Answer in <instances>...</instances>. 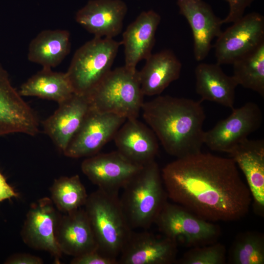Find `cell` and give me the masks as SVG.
Masks as SVG:
<instances>
[{
  "mask_svg": "<svg viewBox=\"0 0 264 264\" xmlns=\"http://www.w3.org/2000/svg\"><path fill=\"white\" fill-rule=\"evenodd\" d=\"M161 172L168 198L203 220L236 221L249 211L251 192L232 158L200 152L176 158Z\"/></svg>",
  "mask_w": 264,
  "mask_h": 264,
  "instance_id": "obj_1",
  "label": "cell"
},
{
  "mask_svg": "<svg viewBox=\"0 0 264 264\" xmlns=\"http://www.w3.org/2000/svg\"><path fill=\"white\" fill-rule=\"evenodd\" d=\"M141 110L168 154L181 158L201 152L206 115L200 101L158 96L144 102Z\"/></svg>",
  "mask_w": 264,
  "mask_h": 264,
  "instance_id": "obj_2",
  "label": "cell"
},
{
  "mask_svg": "<svg viewBox=\"0 0 264 264\" xmlns=\"http://www.w3.org/2000/svg\"><path fill=\"white\" fill-rule=\"evenodd\" d=\"M122 190L120 202L130 226L132 230L148 229L168 198L155 160L144 165Z\"/></svg>",
  "mask_w": 264,
  "mask_h": 264,
  "instance_id": "obj_3",
  "label": "cell"
},
{
  "mask_svg": "<svg viewBox=\"0 0 264 264\" xmlns=\"http://www.w3.org/2000/svg\"><path fill=\"white\" fill-rule=\"evenodd\" d=\"M84 209L98 250L117 260L133 231L125 216L118 194L97 189L88 196Z\"/></svg>",
  "mask_w": 264,
  "mask_h": 264,
  "instance_id": "obj_4",
  "label": "cell"
},
{
  "mask_svg": "<svg viewBox=\"0 0 264 264\" xmlns=\"http://www.w3.org/2000/svg\"><path fill=\"white\" fill-rule=\"evenodd\" d=\"M138 71L124 66L111 70L88 95L91 109L126 119L137 118L144 102Z\"/></svg>",
  "mask_w": 264,
  "mask_h": 264,
  "instance_id": "obj_5",
  "label": "cell"
},
{
  "mask_svg": "<svg viewBox=\"0 0 264 264\" xmlns=\"http://www.w3.org/2000/svg\"><path fill=\"white\" fill-rule=\"evenodd\" d=\"M121 42L94 37L74 53L66 74L74 93L88 96L111 70Z\"/></svg>",
  "mask_w": 264,
  "mask_h": 264,
  "instance_id": "obj_6",
  "label": "cell"
},
{
  "mask_svg": "<svg viewBox=\"0 0 264 264\" xmlns=\"http://www.w3.org/2000/svg\"><path fill=\"white\" fill-rule=\"evenodd\" d=\"M154 223L163 235L177 245L188 247L216 242L220 234L218 225L199 218L180 205L168 201Z\"/></svg>",
  "mask_w": 264,
  "mask_h": 264,
  "instance_id": "obj_7",
  "label": "cell"
},
{
  "mask_svg": "<svg viewBox=\"0 0 264 264\" xmlns=\"http://www.w3.org/2000/svg\"><path fill=\"white\" fill-rule=\"evenodd\" d=\"M264 43V17L259 13L243 15L222 31L213 45L217 63L232 65Z\"/></svg>",
  "mask_w": 264,
  "mask_h": 264,
  "instance_id": "obj_8",
  "label": "cell"
},
{
  "mask_svg": "<svg viewBox=\"0 0 264 264\" xmlns=\"http://www.w3.org/2000/svg\"><path fill=\"white\" fill-rule=\"evenodd\" d=\"M263 122V113L259 106L249 102L219 121L205 132L204 144L215 151L229 153L237 145L258 130Z\"/></svg>",
  "mask_w": 264,
  "mask_h": 264,
  "instance_id": "obj_9",
  "label": "cell"
},
{
  "mask_svg": "<svg viewBox=\"0 0 264 264\" xmlns=\"http://www.w3.org/2000/svg\"><path fill=\"white\" fill-rule=\"evenodd\" d=\"M61 216L50 198H42L31 205L21 233L26 245L48 252L57 264L60 263L63 254L56 239V229Z\"/></svg>",
  "mask_w": 264,
  "mask_h": 264,
  "instance_id": "obj_10",
  "label": "cell"
},
{
  "mask_svg": "<svg viewBox=\"0 0 264 264\" xmlns=\"http://www.w3.org/2000/svg\"><path fill=\"white\" fill-rule=\"evenodd\" d=\"M143 167L117 150L88 157L81 165L83 173L98 189L116 194Z\"/></svg>",
  "mask_w": 264,
  "mask_h": 264,
  "instance_id": "obj_11",
  "label": "cell"
},
{
  "mask_svg": "<svg viewBox=\"0 0 264 264\" xmlns=\"http://www.w3.org/2000/svg\"><path fill=\"white\" fill-rule=\"evenodd\" d=\"M126 120L114 114L100 112L90 109L64 154L68 157L78 158L98 154L113 138Z\"/></svg>",
  "mask_w": 264,
  "mask_h": 264,
  "instance_id": "obj_12",
  "label": "cell"
},
{
  "mask_svg": "<svg viewBox=\"0 0 264 264\" xmlns=\"http://www.w3.org/2000/svg\"><path fill=\"white\" fill-rule=\"evenodd\" d=\"M39 132L36 113L13 87L7 71L0 65V137L14 133L33 136Z\"/></svg>",
  "mask_w": 264,
  "mask_h": 264,
  "instance_id": "obj_13",
  "label": "cell"
},
{
  "mask_svg": "<svg viewBox=\"0 0 264 264\" xmlns=\"http://www.w3.org/2000/svg\"><path fill=\"white\" fill-rule=\"evenodd\" d=\"M177 244L164 235L132 231L118 259V264L176 263Z\"/></svg>",
  "mask_w": 264,
  "mask_h": 264,
  "instance_id": "obj_14",
  "label": "cell"
},
{
  "mask_svg": "<svg viewBox=\"0 0 264 264\" xmlns=\"http://www.w3.org/2000/svg\"><path fill=\"white\" fill-rule=\"evenodd\" d=\"M176 1L179 14L186 19L192 30L195 58L201 61L208 56L213 40L221 33L222 20L203 0Z\"/></svg>",
  "mask_w": 264,
  "mask_h": 264,
  "instance_id": "obj_15",
  "label": "cell"
},
{
  "mask_svg": "<svg viewBox=\"0 0 264 264\" xmlns=\"http://www.w3.org/2000/svg\"><path fill=\"white\" fill-rule=\"evenodd\" d=\"M55 112L43 122L44 133L64 153L90 110L88 96L73 93L58 104Z\"/></svg>",
  "mask_w": 264,
  "mask_h": 264,
  "instance_id": "obj_16",
  "label": "cell"
},
{
  "mask_svg": "<svg viewBox=\"0 0 264 264\" xmlns=\"http://www.w3.org/2000/svg\"><path fill=\"white\" fill-rule=\"evenodd\" d=\"M127 11L122 0H90L77 11L75 20L94 37L113 39L122 31Z\"/></svg>",
  "mask_w": 264,
  "mask_h": 264,
  "instance_id": "obj_17",
  "label": "cell"
},
{
  "mask_svg": "<svg viewBox=\"0 0 264 264\" xmlns=\"http://www.w3.org/2000/svg\"><path fill=\"white\" fill-rule=\"evenodd\" d=\"M161 16L153 10L141 12L127 27L122 35L126 67L136 70L138 63L152 54L155 34Z\"/></svg>",
  "mask_w": 264,
  "mask_h": 264,
  "instance_id": "obj_18",
  "label": "cell"
},
{
  "mask_svg": "<svg viewBox=\"0 0 264 264\" xmlns=\"http://www.w3.org/2000/svg\"><path fill=\"white\" fill-rule=\"evenodd\" d=\"M117 151L131 161L145 165L153 161L159 149L158 139L152 130L137 118L128 119L113 138Z\"/></svg>",
  "mask_w": 264,
  "mask_h": 264,
  "instance_id": "obj_19",
  "label": "cell"
},
{
  "mask_svg": "<svg viewBox=\"0 0 264 264\" xmlns=\"http://www.w3.org/2000/svg\"><path fill=\"white\" fill-rule=\"evenodd\" d=\"M229 154L245 176L255 211L263 215L264 141L247 138L235 146Z\"/></svg>",
  "mask_w": 264,
  "mask_h": 264,
  "instance_id": "obj_20",
  "label": "cell"
},
{
  "mask_svg": "<svg viewBox=\"0 0 264 264\" xmlns=\"http://www.w3.org/2000/svg\"><path fill=\"white\" fill-rule=\"evenodd\" d=\"M56 239L62 253L73 257L98 249L87 213L82 207L61 215Z\"/></svg>",
  "mask_w": 264,
  "mask_h": 264,
  "instance_id": "obj_21",
  "label": "cell"
},
{
  "mask_svg": "<svg viewBox=\"0 0 264 264\" xmlns=\"http://www.w3.org/2000/svg\"><path fill=\"white\" fill-rule=\"evenodd\" d=\"M139 71L138 78L144 95L160 94L180 75L182 64L174 52L164 49L152 54Z\"/></svg>",
  "mask_w": 264,
  "mask_h": 264,
  "instance_id": "obj_22",
  "label": "cell"
},
{
  "mask_svg": "<svg viewBox=\"0 0 264 264\" xmlns=\"http://www.w3.org/2000/svg\"><path fill=\"white\" fill-rule=\"evenodd\" d=\"M196 91L201 101L216 103L234 108L235 89L238 85L233 77L226 74L218 63H201L195 69Z\"/></svg>",
  "mask_w": 264,
  "mask_h": 264,
  "instance_id": "obj_23",
  "label": "cell"
},
{
  "mask_svg": "<svg viewBox=\"0 0 264 264\" xmlns=\"http://www.w3.org/2000/svg\"><path fill=\"white\" fill-rule=\"evenodd\" d=\"M70 35L65 29L42 31L30 42L27 53L30 62L42 68H52L58 66L69 54Z\"/></svg>",
  "mask_w": 264,
  "mask_h": 264,
  "instance_id": "obj_24",
  "label": "cell"
},
{
  "mask_svg": "<svg viewBox=\"0 0 264 264\" xmlns=\"http://www.w3.org/2000/svg\"><path fill=\"white\" fill-rule=\"evenodd\" d=\"M22 96H35L60 104L69 98L73 90L66 72L52 68L42 69L30 77L20 87Z\"/></svg>",
  "mask_w": 264,
  "mask_h": 264,
  "instance_id": "obj_25",
  "label": "cell"
},
{
  "mask_svg": "<svg viewBox=\"0 0 264 264\" xmlns=\"http://www.w3.org/2000/svg\"><path fill=\"white\" fill-rule=\"evenodd\" d=\"M233 77L238 85L264 96V43L236 60Z\"/></svg>",
  "mask_w": 264,
  "mask_h": 264,
  "instance_id": "obj_26",
  "label": "cell"
},
{
  "mask_svg": "<svg viewBox=\"0 0 264 264\" xmlns=\"http://www.w3.org/2000/svg\"><path fill=\"white\" fill-rule=\"evenodd\" d=\"M50 191L53 204L64 214L84 206L88 196L78 175L55 179Z\"/></svg>",
  "mask_w": 264,
  "mask_h": 264,
  "instance_id": "obj_27",
  "label": "cell"
},
{
  "mask_svg": "<svg viewBox=\"0 0 264 264\" xmlns=\"http://www.w3.org/2000/svg\"><path fill=\"white\" fill-rule=\"evenodd\" d=\"M229 262L232 264H264V235L255 231L239 234L230 248Z\"/></svg>",
  "mask_w": 264,
  "mask_h": 264,
  "instance_id": "obj_28",
  "label": "cell"
},
{
  "mask_svg": "<svg viewBox=\"0 0 264 264\" xmlns=\"http://www.w3.org/2000/svg\"><path fill=\"white\" fill-rule=\"evenodd\" d=\"M226 261L225 246L219 242L191 248L176 263L178 264H224Z\"/></svg>",
  "mask_w": 264,
  "mask_h": 264,
  "instance_id": "obj_29",
  "label": "cell"
},
{
  "mask_svg": "<svg viewBox=\"0 0 264 264\" xmlns=\"http://www.w3.org/2000/svg\"><path fill=\"white\" fill-rule=\"evenodd\" d=\"M71 264H118L117 259L108 256L98 249L73 257Z\"/></svg>",
  "mask_w": 264,
  "mask_h": 264,
  "instance_id": "obj_30",
  "label": "cell"
},
{
  "mask_svg": "<svg viewBox=\"0 0 264 264\" xmlns=\"http://www.w3.org/2000/svg\"><path fill=\"white\" fill-rule=\"evenodd\" d=\"M228 3L229 12L222 23H233L244 15L245 9L254 0H224Z\"/></svg>",
  "mask_w": 264,
  "mask_h": 264,
  "instance_id": "obj_31",
  "label": "cell"
},
{
  "mask_svg": "<svg viewBox=\"0 0 264 264\" xmlns=\"http://www.w3.org/2000/svg\"><path fill=\"white\" fill-rule=\"evenodd\" d=\"M9 264H43L42 258L28 253H17L11 256L5 262Z\"/></svg>",
  "mask_w": 264,
  "mask_h": 264,
  "instance_id": "obj_32",
  "label": "cell"
},
{
  "mask_svg": "<svg viewBox=\"0 0 264 264\" xmlns=\"http://www.w3.org/2000/svg\"><path fill=\"white\" fill-rule=\"evenodd\" d=\"M18 196L19 194L7 183L5 178L0 173V202Z\"/></svg>",
  "mask_w": 264,
  "mask_h": 264,
  "instance_id": "obj_33",
  "label": "cell"
}]
</instances>
